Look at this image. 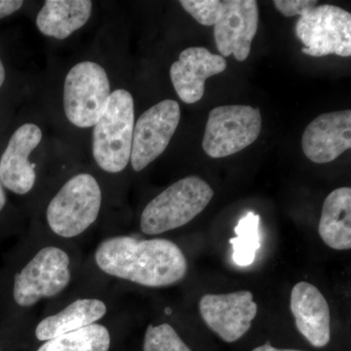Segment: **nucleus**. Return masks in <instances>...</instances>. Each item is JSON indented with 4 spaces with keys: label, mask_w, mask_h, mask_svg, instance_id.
<instances>
[{
    "label": "nucleus",
    "mask_w": 351,
    "mask_h": 351,
    "mask_svg": "<svg viewBox=\"0 0 351 351\" xmlns=\"http://www.w3.org/2000/svg\"><path fill=\"white\" fill-rule=\"evenodd\" d=\"M95 260L108 276L145 287L173 285L182 280L188 271L184 252L164 239L110 237L99 245Z\"/></svg>",
    "instance_id": "obj_1"
},
{
    "label": "nucleus",
    "mask_w": 351,
    "mask_h": 351,
    "mask_svg": "<svg viewBox=\"0 0 351 351\" xmlns=\"http://www.w3.org/2000/svg\"><path fill=\"white\" fill-rule=\"evenodd\" d=\"M214 196L208 182L189 176L163 191L145 206L141 230L147 235L170 232L186 226L203 211Z\"/></svg>",
    "instance_id": "obj_2"
},
{
    "label": "nucleus",
    "mask_w": 351,
    "mask_h": 351,
    "mask_svg": "<svg viewBox=\"0 0 351 351\" xmlns=\"http://www.w3.org/2000/svg\"><path fill=\"white\" fill-rule=\"evenodd\" d=\"M135 108L130 92L117 89L110 94L107 108L93 130V156L108 173L121 172L131 158Z\"/></svg>",
    "instance_id": "obj_3"
},
{
    "label": "nucleus",
    "mask_w": 351,
    "mask_h": 351,
    "mask_svg": "<svg viewBox=\"0 0 351 351\" xmlns=\"http://www.w3.org/2000/svg\"><path fill=\"white\" fill-rule=\"evenodd\" d=\"M101 191L90 174L69 179L54 196L46 212L48 226L64 239L78 237L95 223L100 213Z\"/></svg>",
    "instance_id": "obj_4"
},
{
    "label": "nucleus",
    "mask_w": 351,
    "mask_h": 351,
    "mask_svg": "<svg viewBox=\"0 0 351 351\" xmlns=\"http://www.w3.org/2000/svg\"><path fill=\"white\" fill-rule=\"evenodd\" d=\"M110 84L105 69L91 61L80 62L64 80V110L78 128L96 125L110 100Z\"/></svg>",
    "instance_id": "obj_5"
},
{
    "label": "nucleus",
    "mask_w": 351,
    "mask_h": 351,
    "mask_svg": "<svg viewBox=\"0 0 351 351\" xmlns=\"http://www.w3.org/2000/svg\"><path fill=\"white\" fill-rule=\"evenodd\" d=\"M262 131L260 108L251 106H219L208 117L202 147L212 158H223L253 144Z\"/></svg>",
    "instance_id": "obj_6"
},
{
    "label": "nucleus",
    "mask_w": 351,
    "mask_h": 351,
    "mask_svg": "<svg viewBox=\"0 0 351 351\" xmlns=\"http://www.w3.org/2000/svg\"><path fill=\"white\" fill-rule=\"evenodd\" d=\"M295 31L307 56H351V14L341 7L314 6L300 17Z\"/></svg>",
    "instance_id": "obj_7"
},
{
    "label": "nucleus",
    "mask_w": 351,
    "mask_h": 351,
    "mask_svg": "<svg viewBox=\"0 0 351 351\" xmlns=\"http://www.w3.org/2000/svg\"><path fill=\"white\" fill-rule=\"evenodd\" d=\"M69 265V255L62 249L54 246L41 249L16 274L13 290L16 304L32 306L41 299L61 294L71 281Z\"/></svg>",
    "instance_id": "obj_8"
},
{
    "label": "nucleus",
    "mask_w": 351,
    "mask_h": 351,
    "mask_svg": "<svg viewBox=\"0 0 351 351\" xmlns=\"http://www.w3.org/2000/svg\"><path fill=\"white\" fill-rule=\"evenodd\" d=\"M181 120V108L174 100H164L145 110L134 127L131 164L144 170L167 149Z\"/></svg>",
    "instance_id": "obj_9"
},
{
    "label": "nucleus",
    "mask_w": 351,
    "mask_h": 351,
    "mask_svg": "<svg viewBox=\"0 0 351 351\" xmlns=\"http://www.w3.org/2000/svg\"><path fill=\"white\" fill-rule=\"evenodd\" d=\"M260 20L255 0H223L214 24L215 41L221 57L243 62L251 52Z\"/></svg>",
    "instance_id": "obj_10"
},
{
    "label": "nucleus",
    "mask_w": 351,
    "mask_h": 351,
    "mask_svg": "<svg viewBox=\"0 0 351 351\" xmlns=\"http://www.w3.org/2000/svg\"><path fill=\"white\" fill-rule=\"evenodd\" d=\"M199 311L207 326L219 338L226 343H234L250 330L258 306L250 291H237L203 295Z\"/></svg>",
    "instance_id": "obj_11"
},
{
    "label": "nucleus",
    "mask_w": 351,
    "mask_h": 351,
    "mask_svg": "<svg viewBox=\"0 0 351 351\" xmlns=\"http://www.w3.org/2000/svg\"><path fill=\"white\" fill-rule=\"evenodd\" d=\"M351 147L350 110L323 113L306 126L302 149L314 163H329Z\"/></svg>",
    "instance_id": "obj_12"
},
{
    "label": "nucleus",
    "mask_w": 351,
    "mask_h": 351,
    "mask_svg": "<svg viewBox=\"0 0 351 351\" xmlns=\"http://www.w3.org/2000/svg\"><path fill=\"white\" fill-rule=\"evenodd\" d=\"M43 140V131L34 123L17 129L9 141L0 160V181L17 195H25L36 182L34 164L29 157Z\"/></svg>",
    "instance_id": "obj_13"
},
{
    "label": "nucleus",
    "mask_w": 351,
    "mask_h": 351,
    "mask_svg": "<svg viewBox=\"0 0 351 351\" xmlns=\"http://www.w3.org/2000/svg\"><path fill=\"white\" fill-rule=\"evenodd\" d=\"M228 63L221 55L206 48L191 47L182 51L171 66L170 77L178 96L184 103H197L205 93V82L226 71Z\"/></svg>",
    "instance_id": "obj_14"
},
{
    "label": "nucleus",
    "mask_w": 351,
    "mask_h": 351,
    "mask_svg": "<svg viewBox=\"0 0 351 351\" xmlns=\"http://www.w3.org/2000/svg\"><path fill=\"white\" fill-rule=\"evenodd\" d=\"M291 311L295 326L314 348H324L331 341V313L329 304L316 286L295 284L291 292Z\"/></svg>",
    "instance_id": "obj_15"
},
{
    "label": "nucleus",
    "mask_w": 351,
    "mask_h": 351,
    "mask_svg": "<svg viewBox=\"0 0 351 351\" xmlns=\"http://www.w3.org/2000/svg\"><path fill=\"white\" fill-rule=\"evenodd\" d=\"M89 0H47L36 17V27L48 38L63 40L82 29L91 17Z\"/></svg>",
    "instance_id": "obj_16"
},
{
    "label": "nucleus",
    "mask_w": 351,
    "mask_h": 351,
    "mask_svg": "<svg viewBox=\"0 0 351 351\" xmlns=\"http://www.w3.org/2000/svg\"><path fill=\"white\" fill-rule=\"evenodd\" d=\"M321 239L334 250L351 248V189L332 191L323 204L318 226Z\"/></svg>",
    "instance_id": "obj_17"
},
{
    "label": "nucleus",
    "mask_w": 351,
    "mask_h": 351,
    "mask_svg": "<svg viewBox=\"0 0 351 351\" xmlns=\"http://www.w3.org/2000/svg\"><path fill=\"white\" fill-rule=\"evenodd\" d=\"M107 313V306L101 300H77L55 315L44 318L36 329L38 341H49L62 335L95 324Z\"/></svg>",
    "instance_id": "obj_18"
},
{
    "label": "nucleus",
    "mask_w": 351,
    "mask_h": 351,
    "mask_svg": "<svg viewBox=\"0 0 351 351\" xmlns=\"http://www.w3.org/2000/svg\"><path fill=\"white\" fill-rule=\"evenodd\" d=\"M110 346V332L95 323L46 341L38 351H108Z\"/></svg>",
    "instance_id": "obj_19"
},
{
    "label": "nucleus",
    "mask_w": 351,
    "mask_h": 351,
    "mask_svg": "<svg viewBox=\"0 0 351 351\" xmlns=\"http://www.w3.org/2000/svg\"><path fill=\"white\" fill-rule=\"evenodd\" d=\"M261 218L254 212H248L235 226L237 237L230 240L232 246V260L239 267H248L256 260L261 248Z\"/></svg>",
    "instance_id": "obj_20"
},
{
    "label": "nucleus",
    "mask_w": 351,
    "mask_h": 351,
    "mask_svg": "<svg viewBox=\"0 0 351 351\" xmlns=\"http://www.w3.org/2000/svg\"><path fill=\"white\" fill-rule=\"evenodd\" d=\"M144 351H191L169 324L149 325L145 331Z\"/></svg>",
    "instance_id": "obj_21"
},
{
    "label": "nucleus",
    "mask_w": 351,
    "mask_h": 351,
    "mask_svg": "<svg viewBox=\"0 0 351 351\" xmlns=\"http://www.w3.org/2000/svg\"><path fill=\"white\" fill-rule=\"evenodd\" d=\"M182 8L200 25H214L221 9V0H182Z\"/></svg>",
    "instance_id": "obj_22"
},
{
    "label": "nucleus",
    "mask_w": 351,
    "mask_h": 351,
    "mask_svg": "<svg viewBox=\"0 0 351 351\" xmlns=\"http://www.w3.org/2000/svg\"><path fill=\"white\" fill-rule=\"evenodd\" d=\"M274 6L285 17L304 15L318 3L315 0H276Z\"/></svg>",
    "instance_id": "obj_23"
},
{
    "label": "nucleus",
    "mask_w": 351,
    "mask_h": 351,
    "mask_svg": "<svg viewBox=\"0 0 351 351\" xmlns=\"http://www.w3.org/2000/svg\"><path fill=\"white\" fill-rule=\"evenodd\" d=\"M24 4L22 0H0V19L12 15Z\"/></svg>",
    "instance_id": "obj_24"
},
{
    "label": "nucleus",
    "mask_w": 351,
    "mask_h": 351,
    "mask_svg": "<svg viewBox=\"0 0 351 351\" xmlns=\"http://www.w3.org/2000/svg\"><path fill=\"white\" fill-rule=\"evenodd\" d=\"M252 351H304L299 350H288V348H277L270 345L269 341H267L265 345L258 346Z\"/></svg>",
    "instance_id": "obj_25"
},
{
    "label": "nucleus",
    "mask_w": 351,
    "mask_h": 351,
    "mask_svg": "<svg viewBox=\"0 0 351 351\" xmlns=\"http://www.w3.org/2000/svg\"><path fill=\"white\" fill-rule=\"evenodd\" d=\"M6 203V195L5 193H4V189L2 188L1 181H0V211L3 209V207L5 206Z\"/></svg>",
    "instance_id": "obj_26"
},
{
    "label": "nucleus",
    "mask_w": 351,
    "mask_h": 351,
    "mask_svg": "<svg viewBox=\"0 0 351 351\" xmlns=\"http://www.w3.org/2000/svg\"><path fill=\"white\" fill-rule=\"evenodd\" d=\"M4 80H5V69H4L1 59H0V88L3 85Z\"/></svg>",
    "instance_id": "obj_27"
}]
</instances>
